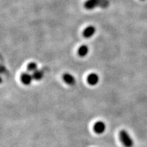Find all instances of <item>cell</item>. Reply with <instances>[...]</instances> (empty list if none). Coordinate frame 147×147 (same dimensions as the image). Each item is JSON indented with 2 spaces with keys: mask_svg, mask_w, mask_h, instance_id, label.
Returning a JSON list of instances; mask_svg holds the SVG:
<instances>
[{
  "mask_svg": "<svg viewBox=\"0 0 147 147\" xmlns=\"http://www.w3.org/2000/svg\"><path fill=\"white\" fill-rule=\"evenodd\" d=\"M110 2L108 0H87L84 3V8L87 10H92L97 7L106 8L109 6Z\"/></svg>",
  "mask_w": 147,
  "mask_h": 147,
  "instance_id": "1",
  "label": "cell"
},
{
  "mask_svg": "<svg viewBox=\"0 0 147 147\" xmlns=\"http://www.w3.org/2000/svg\"><path fill=\"white\" fill-rule=\"evenodd\" d=\"M119 139L125 147H132L134 146V140L130 136L128 132L125 129H122L119 132Z\"/></svg>",
  "mask_w": 147,
  "mask_h": 147,
  "instance_id": "2",
  "label": "cell"
},
{
  "mask_svg": "<svg viewBox=\"0 0 147 147\" xmlns=\"http://www.w3.org/2000/svg\"><path fill=\"white\" fill-rule=\"evenodd\" d=\"M106 129V124L102 121H98L94 124L93 130L97 134H102Z\"/></svg>",
  "mask_w": 147,
  "mask_h": 147,
  "instance_id": "3",
  "label": "cell"
},
{
  "mask_svg": "<svg viewBox=\"0 0 147 147\" xmlns=\"http://www.w3.org/2000/svg\"><path fill=\"white\" fill-rule=\"evenodd\" d=\"M33 79L34 78H33L32 75L29 74L27 72L23 73L21 76V80L22 83L25 84V85H29V84L32 83Z\"/></svg>",
  "mask_w": 147,
  "mask_h": 147,
  "instance_id": "4",
  "label": "cell"
},
{
  "mask_svg": "<svg viewBox=\"0 0 147 147\" xmlns=\"http://www.w3.org/2000/svg\"><path fill=\"white\" fill-rule=\"evenodd\" d=\"M99 82V76L97 74L92 73L87 77V82L90 85H95Z\"/></svg>",
  "mask_w": 147,
  "mask_h": 147,
  "instance_id": "5",
  "label": "cell"
},
{
  "mask_svg": "<svg viewBox=\"0 0 147 147\" xmlns=\"http://www.w3.org/2000/svg\"><path fill=\"white\" fill-rule=\"evenodd\" d=\"M95 28L94 26H89L84 30L83 32V36L86 38H91L95 34Z\"/></svg>",
  "mask_w": 147,
  "mask_h": 147,
  "instance_id": "6",
  "label": "cell"
},
{
  "mask_svg": "<svg viewBox=\"0 0 147 147\" xmlns=\"http://www.w3.org/2000/svg\"><path fill=\"white\" fill-rule=\"evenodd\" d=\"M63 79L64 82H65L66 84H69V85H73V84L75 83L74 77L71 74H64L63 76Z\"/></svg>",
  "mask_w": 147,
  "mask_h": 147,
  "instance_id": "7",
  "label": "cell"
},
{
  "mask_svg": "<svg viewBox=\"0 0 147 147\" xmlns=\"http://www.w3.org/2000/svg\"><path fill=\"white\" fill-rule=\"evenodd\" d=\"M88 53H89V48L87 46L82 45L78 49V54L79 56L82 57H85L88 54Z\"/></svg>",
  "mask_w": 147,
  "mask_h": 147,
  "instance_id": "8",
  "label": "cell"
},
{
  "mask_svg": "<svg viewBox=\"0 0 147 147\" xmlns=\"http://www.w3.org/2000/svg\"><path fill=\"white\" fill-rule=\"evenodd\" d=\"M33 78L36 80H40L41 79L43 78V73H42V71L40 70H36L34 72H33L32 74Z\"/></svg>",
  "mask_w": 147,
  "mask_h": 147,
  "instance_id": "9",
  "label": "cell"
},
{
  "mask_svg": "<svg viewBox=\"0 0 147 147\" xmlns=\"http://www.w3.org/2000/svg\"><path fill=\"white\" fill-rule=\"evenodd\" d=\"M27 71H32V72H34L35 71L37 70V64L34 62H32V63H29L27 67Z\"/></svg>",
  "mask_w": 147,
  "mask_h": 147,
  "instance_id": "10",
  "label": "cell"
},
{
  "mask_svg": "<svg viewBox=\"0 0 147 147\" xmlns=\"http://www.w3.org/2000/svg\"><path fill=\"white\" fill-rule=\"evenodd\" d=\"M142 1H144V0H142Z\"/></svg>",
  "mask_w": 147,
  "mask_h": 147,
  "instance_id": "11",
  "label": "cell"
}]
</instances>
